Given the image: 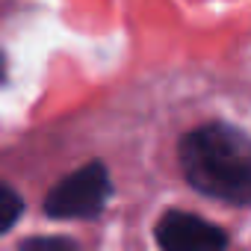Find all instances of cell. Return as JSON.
<instances>
[{"mask_svg":"<svg viewBox=\"0 0 251 251\" xmlns=\"http://www.w3.org/2000/svg\"><path fill=\"white\" fill-rule=\"evenodd\" d=\"M180 169L207 198L245 207L251 201V142L225 121L201 124L180 139Z\"/></svg>","mask_w":251,"mask_h":251,"instance_id":"1","label":"cell"},{"mask_svg":"<svg viewBox=\"0 0 251 251\" xmlns=\"http://www.w3.org/2000/svg\"><path fill=\"white\" fill-rule=\"evenodd\" d=\"M112 195V180L103 163H86L62 177L45 198L50 219H95Z\"/></svg>","mask_w":251,"mask_h":251,"instance_id":"2","label":"cell"},{"mask_svg":"<svg viewBox=\"0 0 251 251\" xmlns=\"http://www.w3.org/2000/svg\"><path fill=\"white\" fill-rule=\"evenodd\" d=\"M157 245L163 251H225L227 233L186 210H169L154 227Z\"/></svg>","mask_w":251,"mask_h":251,"instance_id":"3","label":"cell"},{"mask_svg":"<svg viewBox=\"0 0 251 251\" xmlns=\"http://www.w3.org/2000/svg\"><path fill=\"white\" fill-rule=\"evenodd\" d=\"M24 213V198L6 186V183H0V233H6Z\"/></svg>","mask_w":251,"mask_h":251,"instance_id":"4","label":"cell"},{"mask_svg":"<svg viewBox=\"0 0 251 251\" xmlns=\"http://www.w3.org/2000/svg\"><path fill=\"white\" fill-rule=\"evenodd\" d=\"M21 251H80L68 236H30L21 242Z\"/></svg>","mask_w":251,"mask_h":251,"instance_id":"5","label":"cell"},{"mask_svg":"<svg viewBox=\"0 0 251 251\" xmlns=\"http://www.w3.org/2000/svg\"><path fill=\"white\" fill-rule=\"evenodd\" d=\"M0 80H3V53H0Z\"/></svg>","mask_w":251,"mask_h":251,"instance_id":"6","label":"cell"}]
</instances>
